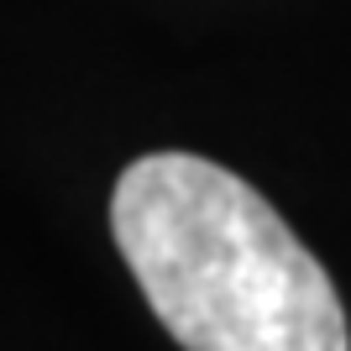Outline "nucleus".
I'll list each match as a JSON object with an SVG mask.
<instances>
[{
  "mask_svg": "<svg viewBox=\"0 0 351 351\" xmlns=\"http://www.w3.org/2000/svg\"><path fill=\"white\" fill-rule=\"evenodd\" d=\"M110 236L184 351H351L320 257L241 173L147 152L116 178Z\"/></svg>",
  "mask_w": 351,
  "mask_h": 351,
  "instance_id": "1",
  "label": "nucleus"
}]
</instances>
